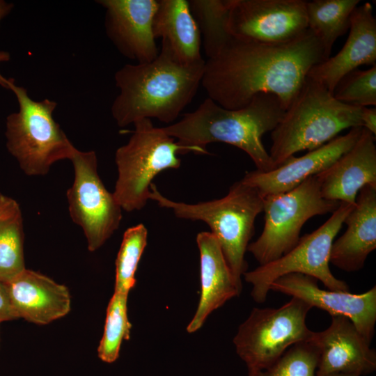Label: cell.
<instances>
[{"label": "cell", "mask_w": 376, "mask_h": 376, "mask_svg": "<svg viewBox=\"0 0 376 376\" xmlns=\"http://www.w3.org/2000/svg\"><path fill=\"white\" fill-rule=\"evenodd\" d=\"M306 4L304 0H233L230 33L265 44L291 41L308 29Z\"/></svg>", "instance_id": "12"}, {"label": "cell", "mask_w": 376, "mask_h": 376, "mask_svg": "<svg viewBox=\"0 0 376 376\" xmlns=\"http://www.w3.org/2000/svg\"><path fill=\"white\" fill-rule=\"evenodd\" d=\"M311 308L303 300L292 297L278 308L252 309L233 339L249 373L269 368L291 346L312 339L315 331L306 323Z\"/></svg>", "instance_id": "9"}, {"label": "cell", "mask_w": 376, "mask_h": 376, "mask_svg": "<svg viewBox=\"0 0 376 376\" xmlns=\"http://www.w3.org/2000/svg\"><path fill=\"white\" fill-rule=\"evenodd\" d=\"M205 61L182 65L159 52L152 61L126 64L114 75L119 93L111 107L117 125L143 118L170 123L192 101L201 84Z\"/></svg>", "instance_id": "2"}, {"label": "cell", "mask_w": 376, "mask_h": 376, "mask_svg": "<svg viewBox=\"0 0 376 376\" xmlns=\"http://www.w3.org/2000/svg\"><path fill=\"white\" fill-rule=\"evenodd\" d=\"M327 59L310 30L281 44L233 39L205 62L201 85L208 97L224 108L238 109L257 95H276L286 110L309 70Z\"/></svg>", "instance_id": "1"}, {"label": "cell", "mask_w": 376, "mask_h": 376, "mask_svg": "<svg viewBox=\"0 0 376 376\" xmlns=\"http://www.w3.org/2000/svg\"><path fill=\"white\" fill-rule=\"evenodd\" d=\"M327 376H359V375L355 373H336L329 374Z\"/></svg>", "instance_id": "35"}, {"label": "cell", "mask_w": 376, "mask_h": 376, "mask_svg": "<svg viewBox=\"0 0 376 376\" xmlns=\"http://www.w3.org/2000/svg\"><path fill=\"white\" fill-rule=\"evenodd\" d=\"M70 161L75 175L72 185L67 191L70 216L82 228L88 249L94 251L118 228L122 208L98 175L94 151L76 148Z\"/></svg>", "instance_id": "11"}, {"label": "cell", "mask_w": 376, "mask_h": 376, "mask_svg": "<svg viewBox=\"0 0 376 376\" xmlns=\"http://www.w3.org/2000/svg\"><path fill=\"white\" fill-rule=\"evenodd\" d=\"M315 278L299 273L284 275L269 290L299 298L312 308H320L331 316L349 318L361 335L370 343L376 323V287L361 294L338 292L319 288Z\"/></svg>", "instance_id": "13"}, {"label": "cell", "mask_w": 376, "mask_h": 376, "mask_svg": "<svg viewBox=\"0 0 376 376\" xmlns=\"http://www.w3.org/2000/svg\"><path fill=\"white\" fill-rule=\"evenodd\" d=\"M361 131L362 127H353L345 135L336 136L301 157L292 156L272 171L247 172L241 180L257 189L263 197L289 191L332 165L352 148Z\"/></svg>", "instance_id": "15"}, {"label": "cell", "mask_w": 376, "mask_h": 376, "mask_svg": "<svg viewBox=\"0 0 376 376\" xmlns=\"http://www.w3.org/2000/svg\"><path fill=\"white\" fill-rule=\"evenodd\" d=\"M152 31L161 38L162 52L182 65L204 60L201 54V37L187 0H158Z\"/></svg>", "instance_id": "22"}, {"label": "cell", "mask_w": 376, "mask_h": 376, "mask_svg": "<svg viewBox=\"0 0 376 376\" xmlns=\"http://www.w3.org/2000/svg\"><path fill=\"white\" fill-rule=\"evenodd\" d=\"M19 211L21 210L16 201L0 194V221Z\"/></svg>", "instance_id": "31"}, {"label": "cell", "mask_w": 376, "mask_h": 376, "mask_svg": "<svg viewBox=\"0 0 376 376\" xmlns=\"http://www.w3.org/2000/svg\"><path fill=\"white\" fill-rule=\"evenodd\" d=\"M17 318L9 299L6 284L0 281V323Z\"/></svg>", "instance_id": "30"}, {"label": "cell", "mask_w": 376, "mask_h": 376, "mask_svg": "<svg viewBox=\"0 0 376 376\" xmlns=\"http://www.w3.org/2000/svg\"><path fill=\"white\" fill-rule=\"evenodd\" d=\"M10 58V54L6 51H0V64L3 62H6ZM11 79L4 77L0 72V86L3 88L9 89V84Z\"/></svg>", "instance_id": "33"}, {"label": "cell", "mask_w": 376, "mask_h": 376, "mask_svg": "<svg viewBox=\"0 0 376 376\" xmlns=\"http://www.w3.org/2000/svg\"><path fill=\"white\" fill-rule=\"evenodd\" d=\"M340 203L322 196L317 175L289 191L264 196V228L247 250L260 265L279 258L297 244L301 230L309 219L334 212Z\"/></svg>", "instance_id": "8"}, {"label": "cell", "mask_w": 376, "mask_h": 376, "mask_svg": "<svg viewBox=\"0 0 376 376\" xmlns=\"http://www.w3.org/2000/svg\"><path fill=\"white\" fill-rule=\"evenodd\" d=\"M149 199L172 210L178 218L205 222L218 240L235 281L242 288L241 278L248 268L245 253L254 234L256 219L263 212V196L257 189L240 180L221 198L189 204L170 200L152 183Z\"/></svg>", "instance_id": "5"}, {"label": "cell", "mask_w": 376, "mask_h": 376, "mask_svg": "<svg viewBox=\"0 0 376 376\" xmlns=\"http://www.w3.org/2000/svg\"><path fill=\"white\" fill-rule=\"evenodd\" d=\"M232 1L233 0L188 1L208 59L217 56L233 39L228 29Z\"/></svg>", "instance_id": "24"}, {"label": "cell", "mask_w": 376, "mask_h": 376, "mask_svg": "<svg viewBox=\"0 0 376 376\" xmlns=\"http://www.w3.org/2000/svg\"><path fill=\"white\" fill-rule=\"evenodd\" d=\"M345 232L334 241L329 263L347 272L362 269L376 249V186L366 185L344 220Z\"/></svg>", "instance_id": "20"}, {"label": "cell", "mask_w": 376, "mask_h": 376, "mask_svg": "<svg viewBox=\"0 0 376 376\" xmlns=\"http://www.w3.org/2000/svg\"><path fill=\"white\" fill-rule=\"evenodd\" d=\"M359 0L306 1L308 27L319 40L327 58L336 40L349 31Z\"/></svg>", "instance_id": "23"}, {"label": "cell", "mask_w": 376, "mask_h": 376, "mask_svg": "<svg viewBox=\"0 0 376 376\" xmlns=\"http://www.w3.org/2000/svg\"><path fill=\"white\" fill-rule=\"evenodd\" d=\"M5 284L17 318L46 324L70 311L68 288L42 274L25 269Z\"/></svg>", "instance_id": "19"}, {"label": "cell", "mask_w": 376, "mask_h": 376, "mask_svg": "<svg viewBox=\"0 0 376 376\" xmlns=\"http://www.w3.org/2000/svg\"><path fill=\"white\" fill-rule=\"evenodd\" d=\"M127 295L113 293L107 309L102 338L97 348L99 358L107 363L115 361L123 339L128 340L132 324L127 318Z\"/></svg>", "instance_id": "26"}, {"label": "cell", "mask_w": 376, "mask_h": 376, "mask_svg": "<svg viewBox=\"0 0 376 376\" xmlns=\"http://www.w3.org/2000/svg\"><path fill=\"white\" fill-rule=\"evenodd\" d=\"M25 269L19 211L0 221V281H9Z\"/></svg>", "instance_id": "27"}, {"label": "cell", "mask_w": 376, "mask_h": 376, "mask_svg": "<svg viewBox=\"0 0 376 376\" xmlns=\"http://www.w3.org/2000/svg\"><path fill=\"white\" fill-rule=\"evenodd\" d=\"M363 65H376V19L369 2L354 10L349 34L342 49L335 56L314 65L307 77L333 93L345 75Z\"/></svg>", "instance_id": "17"}, {"label": "cell", "mask_w": 376, "mask_h": 376, "mask_svg": "<svg viewBox=\"0 0 376 376\" xmlns=\"http://www.w3.org/2000/svg\"><path fill=\"white\" fill-rule=\"evenodd\" d=\"M361 108L337 100L324 86L306 77L271 132L269 155L276 168L297 152L315 150L344 130L362 127Z\"/></svg>", "instance_id": "4"}, {"label": "cell", "mask_w": 376, "mask_h": 376, "mask_svg": "<svg viewBox=\"0 0 376 376\" xmlns=\"http://www.w3.org/2000/svg\"><path fill=\"white\" fill-rule=\"evenodd\" d=\"M285 109L270 93L256 95L244 107L228 109L206 98L194 111L163 127L178 143L205 149L210 143L221 142L244 151L257 169L267 172L276 169L262 141L280 122Z\"/></svg>", "instance_id": "3"}, {"label": "cell", "mask_w": 376, "mask_h": 376, "mask_svg": "<svg viewBox=\"0 0 376 376\" xmlns=\"http://www.w3.org/2000/svg\"><path fill=\"white\" fill-rule=\"evenodd\" d=\"M14 4L4 0H0V23L13 10Z\"/></svg>", "instance_id": "34"}, {"label": "cell", "mask_w": 376, "mask_h": 376, "mask_svg": "<svg viewBox=\"0 0 376 376\" xmlns=\"http://www.w3.org/2000/svg\"><path fill=\"white\" fill-rule=\"evenodd\" d=\"M318 348L316 376L336 373L368 375L376 369V353L352 322L343 315L331 316L329 327L314 332L311 340Z\"/></svg>", "instance_id": "16"}, {"label": "cell", "mask_w": 376, "mask_h": 376, "mask_svg": "<svg viewBox=\"0 0 376 376\" xmlns=\"http://www.w3.org/2000/svg\"><path fill=\"white\" fill-rule=\"evenodd\" d=\"M375 142V136L362 127L352 148L317 175L324 198L355 205L359 191L364 186H376Z\"/></svg>", "instance_id": "18"}, {"label": "cell", "mask_w": 376, "mask_h": 376, "mask_svg": "<svg viewBox=\"0 0 376 376\" xmlns=\"http://www.w3.org/2000/svg\"><path fill=\"white\" fill-rule=\"evenodd\" d=\"M362 127L376 135V109L375 107H362L361 113Z\"/></svg>", "instance_id": "32"}, {"label": "cell", "mask_w": 376, "mask_h": 376, "mask_svg": "<svg viewBox=\"0 0 376 376\" xmlns=\"http://www.w3.org/2000/svg\"><path fill=\"white\" fill-rule=\"evenodd\" d=\"M148 230L139 224L127 228L116 260L114 292L128 295L135 285V272L147 244Z\"/></svg>", "instance_id": "25"}, {"label": "cell", "mask_w": 376, "mask_h": 376, "mask_svg": "<svg viewBox=\"0 0 376 376\" xmlns=\"http://www.w3.org/2000/svg\"><path fill=\"white\" fill-rule=\"evenodd\" d=\"M9 89L15 94L19 110L6 119V147L28 175L47 174L51 166L71 159L76 148L53 117L57 103L35 101L27 90L11 79Z\"/></svg>", "instance_id": "7"}, {"label": "cell", "mask_w": 376, "mask_h": 376, "mask_svg": "<svg viewBox=\"0 0 376 376\" xmlns=\"http://www.w3.org/2000/svg\"><path fill=\"white\" fill-rule=\"evenodd\" d=\"M105 9L108 38L125 57L137 63L153 61L159 54L152 31L158 0H99Z\"/></svg>", "instance_id": "14"}, {"label": "cell", "mask_w": 376, "mask_h": 376, "mask_svg": "<svg viewBox=\"0 0 376 376\" xmlns=\"http://www.w3.org/2000/svg\"><path fill=\"white\" fill-rule=\"evenodd\" d=\"M334 97L338 101L359 107L376 105V65L367 70H355L337 84Z\"/></svg>", "instance_id": "29"}, {"label": "cell", "mask_w": 376, "mask_h": 376, "mask_svg": "<svg viewBox=\"0 0 376 376\" xmlns=\"http://www.w3.org/2000/svg\"><path fill=\"white\" fill-rule=\"evenodd\" d=\"M196 242L200 252L201 290L198 308L187 328L189 333L200 329L212 311L238 296L242 290L214 235L211 232H201Z\"/></svg>", "instance_id": "21"}, {"label": "cell", "mask_w": 376, "mask_h": 376, "mask_svg": "<svg viewBox=\"0 0 376 376\" xmlns=\"http://www.w3.org/2000/svg\"><path fill=\"white\" fill-rule=\"evenodd\" d=\"M133 125L128 142L115 153L118 178L113 194L127 212L140 210L146 205L155 177L165 169L180 167L178 154L209 153L178 143L163 127H155L150 119H141Z\"/></svg>", "instance_id": "6"}, {"label": "cell", "mask_w": 376, "mask_h": 376, "mask_svg": "<svg viewBox=\"0 0 376 376\" xmlns=\"http://www.w3.org/2000/svg\"><path fill=\"white\" fill-rule=\"evenodd\" d=\"M319 358V350L311 340L299 343L288 348L269 368L249 373V376H316Z\"/></svg>", "instance_id": "28"}, {"label": "cell", "mask_w": 376, "mask_h": 376, "mask_svg": "<svg viewBox=\"0 0 376 376\" xmlns=\"http://www.w3.org/2000/svg\"><path fill=\"white\" fill-rule=\"evenodd\" d=\"M354 205L340 202L331 216L318 229L300 237L288 253L269 263L244 274L252 285L251 295L259 304L266 301L271 284L279 278L299 273L320 281L328 290L350 292L347 284L336 279L329 268V256L334 238Z\"/></svg>", "instance_id": "10"}]
</instances>
